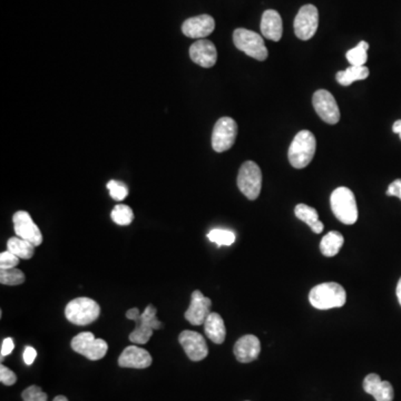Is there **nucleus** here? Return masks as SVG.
<instances>
[{"label":"nucleus","mask_w":401,"mask_h":401,"mask_svg":"<svg viewBox=\"0 0 401 401\" xmlns=\"http://www.w3.org/2000/svg\"><path fill=\"white\" fill-rule=\"evenodd\" d=\"M309 301L319 310L343 307L347 301L346 290L336 282L318 284L309 293Z\"/></svg>","instance_id":"1"},{"label":"nucleus","mask_w":401,"mask_h":401,"mask_svg":"<svg viewBox=\"0 0 401 401\" xmlns=\"http://www.w3.org/2000/svg\"><path fill=\"white\" fill-rule=\"evenodd\" d=\"M316 141L310 131H301L293 138L289 149V162L294 169H305L314 160Z\"/></svg>","instance_id":"2"},{"label":"nucleus","mask_w":401,"mask_h":401,"mask_svg":"<svg viewBox=\"0 0 401 401\" xmlns=\"http://www.w3.org/2000/svg\"><path fill=\"white\" fill-rule=\"evenodd\" d=\"M331 210L340 222L351 226L358 220V208L354 192L350 188H336L330 197Z\"/></svg>","instance_id":"3"},{"label":"nucleus","mask_w":401,"mask_h":401,"mask_svg":"<svg viewBox=\"0 0 401 401\" xmlns=\"http://www.w3.org/2000/svg\"><path fill=\"white\" fill-rule=\"evenodd\" d=\"M100 307L89 298H76L65 307V316L69 323L76 325H87L98 319Z\"/></svg>","instance_id":"4"},{"label":"nucleus","mask_w":401,"mask_h":401,"mask_svg":"<svg viewBox=\"0 0 401 401\" xmlns=\"http://www.w3.org/2000/svg\"><path fill=\"white\" fill-rule=\"evenodd\" d=\"M233 41L235 47L243 52L252 58L263 62L268 58L267 47L262 36L252 30L237 28L233 32Z\"/></svg>","instance_id":"5"},{"label":"nucleus","mask_w":401,"mask_h":401,"mask_svg":"<svg viewBox=\"0 0 401 401\" xmlns=\"http://www.w3.org/2000/svg\"><path fill=\"white\" fill-rule=\"evenodd\" d=\"M237 186L248 199H258L262 188V172L257 163L248 161L242 164L237 175Z\"/></svg>","instance_id":"6"},{"label":"nucleus","mask_w":401,"mask_h":401,"mask_svg":"<svg viewBox=\"0 0 401 401\" xmlns=\"http://www.w3.org/2000/svg\"><path fill=\"white\" fill-rule=\"evenodd\" d=\"M72 349L89 360L96 361L105 357L109 346L105 340L97 339L91 332H82L72 340Z\"/></svg>","instance_id":"7"},{"label":"nucleus","mask_w":401,"mask_h":401,"mask_svg":"<svg viewBox=\"0 0 401 401\" xmlns=\"http://www.w3.org/2000/svg\"><path fill=\"white\" fill-rule=\"evenodd\" d=\"M156 312H158V310L152 305H147L145 307V310L142 312L140 319L138 321H135L136 327H135L134 331L129 334V340L133 343L145 345V343L150 341L153 331L160 330L163 327L161 321L156 316Z\"/></svg>","instance_id":"8"},{"label":"nucleus","mask_w":401,"mask_h":401,"mask_svg":"<svg viewBox=\"0 0 401 401\" xmlns=\"http://www.w3.org/2000/svg\"><path fill=\"white\" fill-rule=\"evenodd\" d=\"M237 136V124L233 118H222L214 125L212 147L217 153L226 152L235 145Z\"/></svg>","instance_id":"9"},{"label":"nucleus","mask_w":401,"mask_h":401,"mask_svg":"<svg viewBox=\"0 0 401 401\" xmlns=\"http://www.w3.org/2000/svg\"><path fill=\"white\" fill-rule=\"evenodd\" d=\"M294 32L301 41H309L314 37L319 26V12L314 5H305L300 8L294 19Z\"/></svg>","instance_id":"10"},{"label":"nucleus","mask_w":401,"mask_h":401,"mask_svg":"<svg viewBox=\"0 0 401 401\" xmlns=\"http://www.w3.org/2000/svg\"><path fill=\"white\" fill-rule=\"evenodd\" d=\"M312 104L320 118L330 125L337 124L340 120V111L337 102L330 91L325 89L316 91L312 97Z\"/></svg>","instance_id":"11"},{"label":"nucleus","mask_w":401,"mask_h":401,"mask_svg":"<svg viewBox=\"0 0 401 401\" xmlns=\"http://www.w3.org/2000/svg\"><path fill=\"white\" fill-rule=\"evenodd\" d=\"M12 222H14V228L17 237L30 241V243L35 246H39L43 243V235L41 230L32 221L28 212H16L12 217Z\"/></svg>","instance_id":"12"},{"label":"nucleus","mask_w":401,"mask_h":401,"mask_svg":"<svg viewBox=\"0 0 401 401\" xmlns=\"http://www.w3.org/2000/svg\"><path fill=\"white\" fill-rule=\"evenodd\" d=\"M180 345L192 361H201L208 357V348L202 334L184 330L179 336Z\"/></svg>","instance_id":"13"},{"label":"nucleus","mask_w":401,"mask_h":401,"mask_svg":"<svg viewBox=\"0 0 401 401\" xmlns=\"http://www.w3.org/2000/svg\"><path fill=\"white\" fill-rule=\"evenodd\" d=\"M212 301L204 296L201 291L195 290L191 296V303L188 310L185 311V319L191 325H204L205 320L211 314Z\"/></svg>","instance_id":"14"},{"label":"nucleus","mask_w":401,"mask_h":401,"mask_svg":"<svg viewBox=\"0 0 401 401\" xmlns=\"http://www.w3.org/2000/svg\"><path fill=\"white\" fill-rule=\"evenodd\" d=\"M215 28V21L210 15H199L188 18L182 25V32L190 39H202L211 35Z\"/></svg>","instance_id":"15"},{"label":"nucleus","mask_w":401,"mask_h":401,"mask_svg":"<svg viewBox=\"0 0 401 401\" xmlns=\"http://www.w3.org/2000/svg\"><path fill=\"white\" fill-rule=\"evenodd\" d=\"M190 57L201 67H213L217 61V50L212 41L199 39L190 47Z\"/></svg>","instance_id":"16"},{"label":"nucleus","mask_w":401,"mask_h":401,"mask_svg":"<svg viewBox=\"0 0 401 401\" xmlns=\"http://www.w3.org/2000/svg\"><path fill=\"white\" fill-rule=\"evenodd\" d=\"M118 365L122 368L145 369L152 365L150 352L138 346L126 347L118 358Z\"/></svg>","instance_id":"17"},{"label":"nucleus","mask_w":401,"mask_h":401,"mask_svg":"<svg viewBox=\"0 0 401 401\" xmlns=\"http://www.w3.org/2000/svg\"><path fill=\"white\" fill-rule=\"evenodd\" d=\"M235 356L237 361L249 363L257 360L261 352L260 340L252 334H246L235 345Z\"/></svg>","instance_id":"18"},{"label":"nucleus","mask_w":401,"mask_h":401,"mask_svg":"<svg viewBox=\"0 0 401 401\" xmlns=\"http://www.w3.org/2000/svg\"><path fill=\"white\" fill-rule=\"evenodd\" d=\"M363 389L373 395L376 401H393V388L389 381L381 380L379 376L370 373L363 380Z\"/></svg>","instance_id":"19"},{"label":"nucleus","mask_w":401,"mask_h":401,"mask_svg":"<svg viewBox=\"0 0 401 401\" xmlns=\"http://www.w3.org/2000/svg\"><path fill=\"white\" fill-rule=\"evenodd\" d=\"M261 32L267 39L279 41L283 34L282 18L277 10H265L261 19Z\"/></svg>","instance_id":"20"},{"label":"nucleus","mask_w":401,"mask_h":401,"mask_svg":"<svg viewBox=\"0 0 401 401\" xmlns=\"http://www.w3.org/2000/svg\"><path fill=\"white\" fill-rule=\"evenodd\" d=\"M204 331L206 337L211 340L212 343L221 345L224 343L226 337V329L222 316L215 312H211L208 319L205 320Z\"/></svg>","instance_id":"21"},{"label":"nucleus","mask_w":401,"mask_h":401,"mask_svg":"<svg viewBox=\"0 0 401 401\" xmlns=\"http://www.w3.org/2000/svg\"><path fill=\"white\" fill-rule=\"evenodd\" d=\"M296 217L310 226L311 230L316 235H320L323 231V223L319 221V214L316 208H311L307 204H298L294 208Z\"/></svg>","instance_id":"22"},{"label":"nucleus","mask_w":401,"mask_h":401,"mask_svg":"<svg viewBox=\"0 0 401 401\" xmlns=\"http://www.w3.org/2000/svg\"><path fill=\"white\" fill-rule=\"evenodd\" d=\"M343 243H345L343 235L340 232L331 231L323 237L320 243V251L327 258H332L339 253Z\"/></svg>","instance_id":"23"},{"label":"nucleus","mask_w":401,"mask_h":401,"mask_svg":"<svg viewBox=\"0 0 401 401\" xmlns=\"http://www.w3.org/2000/svg\"><path fill=\"white\" fill-rule=\"evenodd\" d=\"M36 246L30 243V241L24 240L19 237H10L7 242V249L19 259L30 260L35 253Z\"/></svg>","instance_id":"24"},{"label":"nucleus","mask_w":401,"mask_h":401,"mask_svg":"<svg viewBox=\"0 0 401 401\" xmlns=\"http://www.w3.org/2000/svg\"><path fill=\"white\" fill-rule=\"evenodd\" d=\"M369 76V69L366 66H350L346 71L337 74V80L340 85L350 86L352 83L363 80Z\"/></svg>","instance_id":"25"},{"label":"nucleus","mask_w":401,"mask_h":401,"mask_svg":"<svg viewBox=\"0 0 401 401\" xmlns=\"http://www.w3.org/2000/svg\"><path fill=\"white\" fill-rule=\"evenodd\" d=\"M368 50L369 44L367 41H360L358 46L347 52L346 57L348 62L351 66H365L368 61Z\"/></svg>","instance_id":"26"},{"label":"nucleus","mask_w":401,"mask_h":401,"mask_svg":"<svg viewBox=\"0 0 401 401\" xmlns=\"http://www.w3.org/2000/svg\"><path fill=\"white\" fill-rule=\"evenodd\" d=\"M111 217L118 226H129L134 220V213L129 205L118 204L113 208Z\"/></svg>","instance_id":"27"},{"label":"nucleus","mask_w":401,"mask_h":401,"mask_svg":"<svg viewBox=\"0 0 401 401\" xmlns=\"http://www.w3.org/2000/svg\"><path fill=\"white\" fill-rule=\"evenodd\" d=\"M208 240L213 242V243L217 244L219 246H232L235 243V237L233 232L230 231V230H224V228H214L212 231L208 233Z\"/></svg>","instance_id":"28"},{"label":"nucleus","mask_w":401,"mask_h":401,"mask_svg":"<svg viewBox=\"0 0 401 401\" xmlns=\"http://www.w3.org/2000/svg\"><path fill=\"white\" fill-rule=\"evenodd\" d=\"M24 282L25 274L21 270L16 268L0 269V283L3 285H19Z\"/></svg>","instance_id":"29"},{"label":"nucleus","mask_w":401,"mask_h":401,"mask_svg":"<svg viewBox=\"0 0 401 401\" xmlns=\"http://www.w3.org/2000/svg\"><path fill=\"white\" fill-rule=\"evenodd\" d=\"M106 188H109L111 199L118 201V202L123 201L129 195V188L124 184L123 182L111 180L107 183Z\"/></svg>","instance_id":"30"},{"label":"nucleus","mask_w":401,"mask_h":401,"mask_svg":"<svg viewBox=\"0 0 401 401\" xmlns=\"http://www.w3.org/2000/svg\"><path fill=\"white\" fill-rule=\"evenodd\" d=\"M21 398L24 401H48L47 395L39 386L28 387L21 393Z\"/></svg>","instance_id":"31"},{"label":"nucleus","mask_w":401,"mask_h":401,"mask_svg":"<svg viewBox=\"0 0 401 401\" xmlns=\"http://www.w3.org/2000/svg\"><path fill=\"white\" fill-rule=\"evenodd\" d=\"M19 260L17 255L14 254L12 252L3 251L0 253V269H12L17 267L19 264Z\"/></svg>","instance_id":"32"},{"label":"nucleus","mask_w":401,"mask_h":401,"mask_svg":"<svg viewBox=\"0 0 401 401\" xmlns=\"http://www.w3.org/2000/svg\"><path fill=\"white\" fill-rule=\"evenodd\" d=\"M0 381L5 386H12V384H16L17 377H16L15 372L1 365L0 366Z\"/></svg>","instance_id":"33"},{"label":"nucleus","mask_w":401,"mask_h":401,"mask_svg":"<svg viewBox=\"0 0 401 401\" xmlns=\"http://www.w3.org/2000/svg\"><path fill=\"white\" fill-rule=\"evenodd\" d=\"M387 195L395 197L401 199V179L395 180L387 190Z\"/></svg>","instance_id":"34"},{"label":"nucleus","mask_w":401,"mask_h":401,"mask_svg":"<svg viewBox=\"0 0 401 401\" xmlns=\"http://www.w3.org/2000/svg\"><path fill=\"white\" fill-rule=\"evenodd\" d=\"M14 348H15V343H14V340L12 338H6V339L3 340V343H1V350H0L1 358L6 357L8 354H12Z\"/></svg>","instance_id":"35"},{"label":"nucleus","mask_w":401,"mask_h":401,"mask_svg":"<svg viewBox=\"0 0 401 401\" xmlns=\"http://www.w3.org/2000/svg\"><path fill=\"white\" fill-rule=\"evenodd\" d=\"M36 357H37V351L32 347H26L25 348L24 354H23V358H24L25 363L27 366H30L35 361Z\"/></svg>","instance_id":"36"},{"label":"nucleus","mask_w":401,"mask_h":401,"mask_svg":"<svg viewBox=\"0 0 401 401\" xmlns=\"http://www.w3.org/2000/svg\"><path fill=\"white\" fill-rule=\"evenodd\" d=\"M141 314V311L138 310V307H133V309H129L126 312V318L129 320H133V321H138Z\"/></svg>","instance_id":"37"},{"label":"nucleus","mask_w":401,"mask_h":401,"mask_svg":"<svg viewBox=\"0 0 401 401\" xmlns=\"http://www.w3.org/2000/svg\"><path fill=\"white\" fill-rule=\"evenodd\" d=\"M393 133H395V134H399V136H400L401 140V120L395 122V124H393Z\"/></svg>","instance_id":"38"},{"label":"nucleus","mask_w":401,"mask_h":401,"mask_svg":"<svg viewBox=\"0 0 401 401\" xmlns=\"http://www.w3.org/2000/svg\"><path fill=\"white\" fill-rule=\"evenodd\" d=\"M397 296H398L399 303L401 305V278L399 280L398 285H397Z\"/></svg>","instance_id":"39"},{"label":"nucleus","mask_w":401,"mask_h":401,"mask_svg":"<svg viewBox=\"0 0 401 401\" xmlns=\"http://www.w3.org/2000/svg\"><path fill=\"white\" fill-rule=\"evenodd\" d=\"M53 401H68V399L65 395H57Z\"/></svg>","instance_id":"40"}]
</instances>
